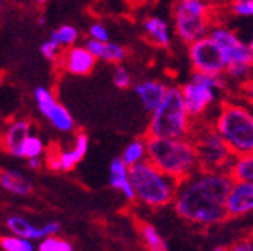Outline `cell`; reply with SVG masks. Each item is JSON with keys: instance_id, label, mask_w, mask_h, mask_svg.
<instances>
[{"instance_id": "37", "label": "cell", "mask_w": 253, "mask_h": 251, "mask_svg": "<svg viewBox=\"0 0 253 251\" xmlns=\"http://www.w3.org/2000/svg\"><path fill=\"white\" fill-rule=\"evenodd\" d=\"M210 251H229V248H225V247H214Z\"/></svg>"}, {"instance_id": "35", "label": "cell", "mask_w": 253, "mask_h": 251, "mask_svg": "<svg viewBox=\"0 0 253 251\" xmlns=\"http://www.w3.org/2000/svg\"><path fill=\"white\" fill-rule=\"evenodd\" d=\"M41 157H34V159H30L28 160V167L31 168V170H39L41 168Z\"/></svg>"}, {"instance_id": "15", "label": "cell", "mask_w": 253, "mask_h": 251, "mask_svg": "<svg viewBox=\"0 0 253 251\" xmlns=\"http://www.w3.org/2000/svg\"><path fill=\"white\" fill-rule=\"evenodd\" d=\"M253 213V182H233L227 199L229 217H243Z\"/></svg>"}, {"instance_id": "39", "label": "cell", "mask_w": 253, "mask_h": 251, "mask_svg": "<svg viewBox=\"0 0 253 251\" xmlns=\"http://www.w3.org/2000/svg\"><path fill=\"white\" fill-rule=\"evenodd\" d=\"M209 3H219V2H224V0H207Z\"/></svg>"}, {"instance_id": "20", "label": "cell", "mask_w": 253, "mask_h": 251, "mask_svg": "<svg viewBox=\"0 0 253 251\" xmlns=\"http://www.w3.org/2000/svg\"><path fill=\"white\" fill-rule=\"evenodd\" d=\"M5 225L11 234L23 237V239H28V241H43L46 237L43 227H37V225H34L33 222H30L28 219H25L19 215H12L6 217Z\"/></svg>"}, {"instance_id": "9", "label": "cell", "mask_w": 253, "mask_h": 251, "mask_svg": "<svg viewBox=\"0 0 253 251\" xmlns=\"http://www.w3.org/2000/svg\"><path fill=\"white\" fill-rule=\"evenodd\" d=\"M224 76H214V74L193 71L192 77L181 86L190 117L193 120H198L204 116L210 109V107L216 102L218 91L224 90Z\"/></svg>"}, {"instance_id": "17", "label": "cell", "mask_w": 253, "mask_h": 251, "mask_svg": "<svg viewBox=\"0 0 253 251\" xmlns=\"http://www.w3.org/2000/svg\"><path fill=\"white\" fill-rule=\"evenodd\" d=\"M142 31L150 43L158 48H169L173 40L170 23L159 16H148L142 22Z\"/></svg>"}, {"instance_id": "10", "label": "cell", "mask_w": 253, "mask_h": 251, "mask_svg": "<svg viewBox=\"0 0 253 251\" xmlns=\"http://www.w3.org/2000/svg\"><path fill=\"white\" fill-rule=\"evenodd\" d=\"M188 59L192 64L193 71L214 74V76H225L227 62L218 43L211 37H202V39L188 45Z\"/></svg>"}, {"instance_id": "12", "label": "cell", "mask_w": 253, "mask_h": 251, "mask_svg": "<svg viewBox=\"0 0 253 251\" xmlns=\"http://www.w3.org/2000/svg\"><path fill=\"white\" fill-rule=\"evenodd\" d=\"M96 62L97 59L90 53V49L85 45L78 43L63 49L56 64L62 71L71 74V76H88L93 72Z\"/></svg>"}, {"instance_id": "32", "label": "cell", "mask_w": 253, "mask_h": 251, "mask_svg": "<svg viewBox=\"0 0 253 251\" xmlns=\"http://www.w3.org/2000/svg\"><path fill=\"white\" fill-rule=\"evenodd\" d=\"M88 39H93L97 42H108L110 40V33L107 27L100 22H94L88 27Z\"/></svg>"}, {"instance_id": "4", "label": "cell", "mask_w": 253, "mask_h": 251, "mask_svg": "<svg viewBox=\"0 0 253 251\" xmlns=\"http://www.w3.org/2000/svg\"><path fill=\"white\" fill-rule=\"evenodd\" d=\"M213 127L235 157L253 154V111L241 104L224 102Z\"/></svg>"}, {"instance_id": "40", "label": "cell", "mask_w": 253, "mask_h": 251, "mask_svg": "<svg viewBox=\"0 0 253 251\" xmlns=\"http://www.w3.org/2000/svg\"><path fill=\"white\" fill-rule=\"evenodd\" d=\"M37 22H39V23H41V25H43V23H45V22H46V20H45V17H43V16H42V17H39V20H37Z\"/></svg>"}, {"instance_id": "23", "label": "cell", "mask_w": 253, "mask_h": 251, "mask_svg": "<svg viewBox=\"0 0 253 251\" xmlns=\"http://www.w3.org/2000/svg\"><path fill=\"white\" fill-rule=\"evenodd\" d=\"M229 174L233 182H253V154L236 157Z\"/></svg>"}, {"instance_id": "8", "label": "cell", "mask_w": 253, "mask_h": 251, "mask_svg": "<svg viewBox=\"0 0 253 251\" xmlns=\"http://www.w3.org/2000/svg\"><path fill=\"white\" fill-rule=\"evenodd\" d=\"M190 137H192V141L195 142V146L198 149L201 170L229 173L236 157L230 153L229 146L225 145L224 139L213 125H193V131Z\"/></svg>"}, {"instance_id": "34", "label": "cell", "mask_w": 253, "mask_h": 251, "mask_svg": "<svg viewBox=\"0 0 253 251\" xmlns=\"http://www.w3.org/2000/svg\"><path fill=\"white\" fill-rule=\"evenodd\" d=\"M244 94L246 97L253 104V80H247L244 85Z\"/></svg>"}, {"instance_id": "25", "label": "cell", "mask_w": 253, "mask_h": 251, "mask_svg": "<svg viewBox=\"0 0 253 251\" xmlns=\"http://www.w3.org/2000/svg\"><path fill=\"white\" fill-rule=\"evenodd\" d=\"M139 233H141L144 245L147 247L148 251H169L167 242L162 239L159 231L151 223L142 222L141 227H139Z\"/></svg>"}, {"instance_id": "1", "label": "cell", "mask_w": 253, "mask_h": 251, "mask_svg": "<svg viewBox=\"0 0 253 251\" xmlns=\"http://www.w3.org/2000/svg\"><path fill=\"white\" fill-rule=\"evenodd\" d=\"M233 179L225 171L199 170L179 182L173 200L174 211L185 222L196 227H214L222 223L227 215Z\"/></svg>"}, {"instance_id": "31", "label": "cell", "mask_w": 253, "mask_h": 251, "mask_svg": "<svg viewBox=\"0 0 253 251\" xmlns=\"http://www.w3.org/2000/svg\"><path fill=\"white\" fill-rule=\"evenodd\" d=\"M229 8L233 16L238 17H253V0H241V2H229Z\"/></svg>"}, {"instance_id": "36", "label": "cell", "mask_w": 253, "mask_h": 251, "mask_svg": "<svg viewBox=\"0 0 253 251\" xmlns=\"http://www.w3.org/2000/svg\"><path fill=\"white\" fill-rule=\"evenodd\" d=\"M34 2H36L37 6H45L49 2V0H34Z\"/></svg>"}, {"instance_id": "11", "label": "cell", "mask_w": 253, "mask_h": 251, "mask_svg": "<svg viewBox=\"0 0 253 251\" xmlns=\"http://www.w3.org/2000/svg\"><path fill=\"white\" fill-rule=\"evenodd\" d=\"M34 102L41 114L60 133H71L76 127L71 112L57 102L51 90L45 86H37L34 90Z\"/></svg>"}, {"instance_id": "2", "label": "cell", "mask_w": 253, "mask_h": 251, "mask_svg": "<svg viewBox=\"0 0 253 251\" xmlns=\"http://www.w3.org/2000/svg\"><path fill=\"white\" fill-rule=\"evenodd\" d=\"M147 159L178 182L201 170L198 149L192 137L182 139H156L147 137Z\"/></svg>"}, {"instance_id": "19", "label": "cell", "mask_w": 253, "mask_h": 251, "mask_svg": "<svg viewBox=\"0 0 253 251\" xmlns=\"http://www.w3.org/2000/svg\"><path fill=\"white\" fill-rule=\"evenodd\" d=\"M84 45L90 49V53L97 60L107 62V64H111V65H121L126 57V49L121 43H115L110 40L97 42L93 39H86Z\"/></svg>"}, {"instance_id": "18", "label": "cell", "mask_w": 253, "mask_h": 251, "mask_svg": "<svg viewBox=\"0 0 253 251\" xmlns=\"http://www.w3.org/2000/svg\"><path fill=\"white\" fill-rule=\"evenodd\" d=\"M110 185L113 190L119 191L126 200H136L134 188L130 179V167L122 157H116L110 164Z\"/></svg>"}, {"instance_id": "13", "label": "cell", "mask_w": 253, "mask_h": 251, "mask_svg": "<svg viewBox=\"0 0 253 251\" xmlns=\"http://www.w3.org/2000/svg\"><path fill=\"white\" fill-rule=\"evenodd\" d=\"M88 151V136L78 133L71 148L59 149L48 154V167L54 171H71L85 157Z\"/></svg>"}, {"instance_id": "30", "label": "cell", "mask_w": 253, "mask_h": 251, "mask_svg": "<svg viewBox=\"0 0 253 251\" xmlns=\"http://www.w3.org/2000/svg\"><path fill=\"white\" fill-rule=\"evenodd\" d=\"M62 51H63V49H62L53 39H49V37H48V39H46L45 42H42V45H41V54H42L48 62H54V64L59 60Z\"/></svg>"}, {"instance_id": "28", "label": "cell", "mask_w": 253, "mask_h": 251, "mask_svg": "<svg viewBox=\"0 0 253 251\" xmlns=\"http://www.w3.org/2000/svg\"><path fill=\"white\" fill-rule=\"evenodd\" d=\"M37 251H74V247L70 241L59 236L45 237L37 245Z\"/></svg>"}, {"instance_id": "33", "label": "cell", "mask_w": 253, "mask_h": 251, "mask_svg": "<svg viewBox=\"0 0 253 251\" xmlns=\"http://www.w3.org/2000/svg\"><path fill=\"white\" fill-rule=\"evenodd\" d=\"M229 251H253V234H250L247 237H243V239L236 241L229 248Z\"/></svg>"}, {"instance_id": "27", "label": "cell", "mask_w": 253, "mask_h": 251, "mask_svg": "<svg viewBox=\"0 0 253 251\" xmlns=\"http://www.w3.org/2000/svg\"><path fill=\"white\" fill-rule=\"evenodd\" d=\"M45 151V143L37 134H31L27 141H25L22 146V157L23 159H34V157H41Z\"/></svg>"}, {"instance_id": "24", "label": "cell", "mask_w": 253, "mask_h": 251, "mask_svg": "<svg viewBox=\"0 0 253 251\" xmlns=\"http://www.w3.org/2000/svg\"><path fill=\"white\" fill-rule=\"evenodd\" d=\"M79 37H81L79 30L76 27H73V25H68V23L60 25L59 28H56L49 33V39H53L62 49H67V48L78 45Z\"/></svg>"}, {"instance_id": "29", "label": "cell", "mask_w": 253, "mask_h": 251, "mask_svg": "<svg viewBox=\"0 0 253 251\" xmlns=\"http://www.w3.org/2000/svg\"><path fill=\"white\" fill-rule=\"evenodd\" d=\"M113 83L119 90H126V88H130L133 85L131 74L124 65H116L115 70H113Z\"/></svg>"}, {"instance_id": "22", "label": "cell", "mask_w": 253, "mask_h": 251, "mask_svg": "<svg viewBox=\"0 0 253 251\" xmlns=\"http://www.w3.org/2000/svg\"><path fill=\"white\" fill-rule=\"evenodd\" d=\"M147 137H141V139H134L126 145L121 157L131 168L133 165L139 164V162L147 160Z\"/></svg>"}, {"instance_id": "21", "label": "cell", "mask_w": 253, "mask_h": 251, "mask_svg": "<svg viewBox=\"0 0 253 251\" xmlns=\"http://www.w3.org/2000/svg\"><path fill=\"white\" fill-rule=\"evenodd\" d=\"M0 185L6 193L12 196H28L33 191L31 180L17 170H2Z\"/></svg>"}, {"instance_id": "38", "label": "cell", "mask_w": 253, "mask_h": 251, "mask_svg": "<svg viewBox=\"0 0 253 251\" xmlns=\"http://www.w3.org/2000/svg\"><path fill=\"white\" fill-rule=\"evenodd\" d=\"M249 46H250V49L253 51V33H252V36H250V40H249Z\"/></svg>"}, {"instance_id": "14", "label": "cell", "mask_w": 253, "mask_h": 251, "mask_svg": "<svg viewBox=\"0 0 253 251\" xmlns=\"http://www.w3.org/2000/svg\"><path fill=\"white\" fill-rule=\"evenodd\" d=\"M31 128L33 125L28 119H12L6 123L2 137V145L9 156L22 157V146L25 141L33 134Z\"/></svg>"}, {"instance_id": "41", "label": "cell", "mask_w": 253, "mask_h": 251, "mask_svg": "<svg viewBox=\"0 0 253 251\" xmlns=\"http://www.w3.org/2000/svg\"><path fill=\"white\" fill-rule=\"evenodd\" d=\"M229 2H241V0H229Z\"/></svg>"}, {"instance_id": "26", "label": "cell", "mask_w": 253, "mask_h": 251, "mask_svg": "<svg viewBox=\"0 0 253 251\" xmlns=\"http://www.w3.org/2000/svg\"><path fill=\"white\" fill-rule=\"evenodd\" d=\"M0 247L3 251H34L33 241L23 239V237L6 234L0 237Z\"/></svg>"}, {"instance_id": "3", "label": "cell", "mask_w": 253, "mask_h": 251, "mask_svg": "<svg viewBox=\"0 0 253 251\" xmlns=\"http://www.w3.org/2000/svg\"><path fill=\"white\" fill-rule=\"evenodd\" d=\"M193 119L190 117L181 86H170L164 102L151 112L145 137L156 139H182L193 131Z\"/></svg>"}, {"instance_id": "5", "label": "cell", "mask_w": 253, "mask_h": 251, "mask_svg": "<svg viewBox=\"0 0 253 251\" xmlns=\"http://www.w3.org/2000/svg\"><path fill=\"white\" fill-rule=\"evenodd\" d=\"M130 179L136 200L148 208H162L173 204L179 186L178 180L162 173L148 159L130 168Z\"/></svg>"}, {"instance_id": "16", "label": "cell", "mask_w": 253, "mask_h": 251, "mask_svg": "<svg viewBox=\"0 0 253 251\" xmlns=\"http://www.w3.org/2000/svg\"><path fill=\"white\" fill-rule=\"evenodd\" d=\"M169 85L156 79H144L134 85V93L139 102L147 112H153L166 99L169 93Z\"/></svg>"}, {"instance_id": "6", "label": "cell", "mask_w": 253, "mask_h": 251, "mask_svg": "<svg viewBox=\"0 0 253 251\" xmlns=\"http://www.w3.org/2000/svg\"><path fill=\"white\" fill-rule=\"evenodd\" d=\"M213 22L211 3L207 0H176L173 6V31L184 45L207 37Z\"/></svg>"}, {"instance_id": "7", "label": "cell", "mask_w": 253, "mask_h": 251, "mask_svg": "<svg viewBox=\"0 0 253 251\" xmlns=\"http://www.w3.org/2000/svg\"><path fill=\"white\" fill-rule=\"evenodd\" d=\"M209 37H211L218 43L225 57V76L238 82L249 80L253 71V51L250 49L249 43L239 39V36L233 30L218 23H214L211 27Z\"/></svg>"}]
</instances>
